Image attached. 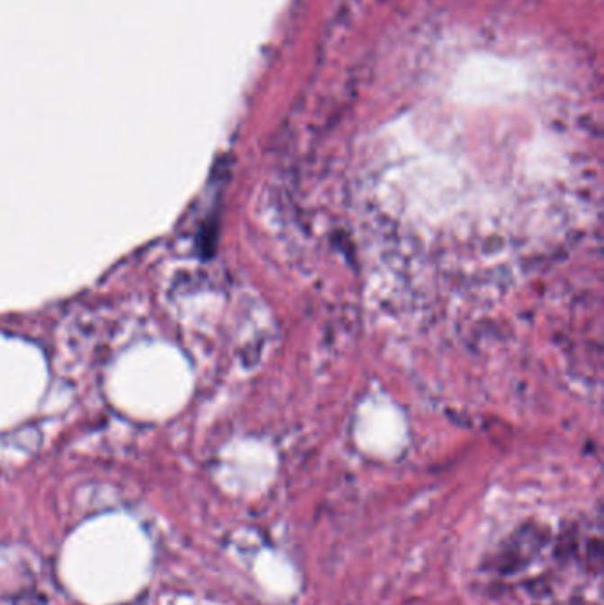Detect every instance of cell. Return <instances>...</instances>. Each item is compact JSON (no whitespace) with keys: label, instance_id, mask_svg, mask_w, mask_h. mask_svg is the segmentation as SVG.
<instances>
[{"label":"cell","instance_id":"6da1fadb","mask_svg":"<svg viewBox=\"0 0 604 605\" xmlns=\"http://www.w3.org/2000/svg\"><path fill=\"white\" fill-rule=\"evenodd\" d=\"M546 542V535L537 528L519 529L510 540L503 546L496 559V568L503 573H514L525 568L537 551L543 549Z\"/></svg>","mask_w":604,"mask_h":605}]
</instances>
